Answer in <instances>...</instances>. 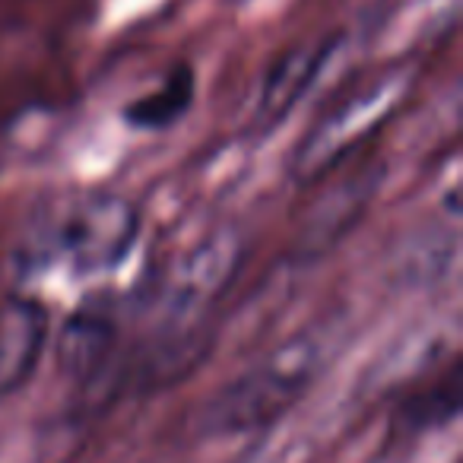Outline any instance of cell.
Returning a JSON list of instances; mask_svg holds the SVG:
<instances>
[{
  "mask_svg": "<svg viewBox=\"0 0 463 463\" xmlns=\"http://www.w3.org/2000/svg\"><path fill=\"white\" fill-rule=\"evenodd\" d=\"M140 239V213L115 191H83L35 213L23 232L20 260L29 270L67 267L73 273H105L124 264Z\"/></svg>",
  "mask_w": 463,
  "mask_h": 463,
  "instance_id": "obj_1",
  "label": "cell"
},
{
  "mask_svg": "<svg viewBox=\"0 0 463 463\" xmlns=\"http://www.w3.org/2000/svg\"><path fill=\"white\" fill-rule=\"evenodd\" d=\"M327 355L330 336L324 330H302L273 346L206 400L200 412L203 435L241 438L270 429L315 387Z\"/></svg>",
  "mask_w": 463,
  "mask_h": 463,
  "instance_id": "obj_2",
  "label": "cell"
},
{
  "mask_svg": "<svg viewBox=\"0 0 463 463\" xmlns=\"http://www.w3.org/2000/svg\"><path fill=\"white\" fill-rule=\"evenodd\" d=\"M241 264H245V241L232 229L213 232L175 260L172 270L162 277L153 302L156 353L168 359L175 355V362L194 355V334H200L206 317L229 296Z\"/></svg>",
  "mask_w": 463,
  "mask_h": 463,
  "instance_id": "obj_3",
  "label": "cell"
},
{
  "mask_svg": "<svg viewBox=\"0 0 463 463\" xmlns=\"http://www.w3.org/2000/svg\"><path fill=\"white\" fill-rule=\"evenodd\" d=\"M410 86L412 77L406 71H384L343 92L336 105H330L321 121L298 143L296 159H292V178L311 184L334 172L336 162L349 159L362 143L372 140L391 121L393 111L403 105Z\"/></svg>",
  "mask_w": 463,
  "mask_h": 463,
  "instance_id": "obj_4",
  "label": "cell"
},
{
  "mask_svg": "<svg viewBox=\"0 0 463 463\" xmlns=\"http://www.w3.org/2000/svg\"><path fill=\"white\" fill-rule=\"evenodd\" d=\"M52 317L33 296H7L0 302V400L14 397L33 381L48 349Z\"/></svg>",
  "mask_w": 463,
  "mask_h": 463,
  "instance_id": "obj_5",
  "label": "cell"
},
{
  "mask_svg": "<svg viewBox=\"0 0 463 463\" xmlns=\"http://www.w3.org/2000/svg\"><path fill=\"white\" fill-rule=\"evenodd\" d=\"M334 35H324V39H311L302 45L283 52L273 67L267 71L264 86H260L258 96V121L279 124L298 102L305 99V92L311 90L321 71L327 67L330 54H334Z\"/></svg>",
  "mask_w": 463,
  "mask_h": 463,
  "instance_id": "obj_6",
  "label": "cell"
},
{
  "mask_svg": "<svg viewBox=\"0 0 463 463\" xmlns=\"http://www.w3.org/2000/svg\"><path fill=\"white\" fill-rule=\"evenodd\" d=\"M374 191H378V165H365L340 178V184L330 187L317 200L308 225L302 229V239H298V254L311 258V254H324L327 248H334V241H340L349 225L362 216Z\"/></svg>",
  "mask_w": 463,
  "mask_h": 463,
  "instance_id": "obj_7",
  "label": "cell"
},
{
  "mask_svg": "<svg viewBox=\"0 0 463 463\" xmlns=\"http://www.w3.org/2000/svg\"><path fill=\"white\" fill-rule=\"evenodd\" d=\"M194 99V71L187 64L175 67L153 92L137 99L128 109V121L143 130H165L191 109Z\"/></svg>",
  "mask_w": 463,
  "mask_h": 463,
  "instance_id": "obj_8",
  "label": "cell"
}]
</instances>
